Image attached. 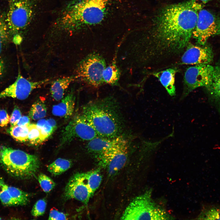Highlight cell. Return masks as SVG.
Masks as SVG:
<instances>
[{
	"mask_svg": "<svg viewBox=\"0 0 220 220\" xmlns=\"http://www.w3.org/2000/svg\"><path fill=\"white\" fill-rule=\"evenodd\" d=\"M133 0H72L53 24L58 34L105 29H132Z\"/></svg>",
	"mask_w": 220,
	"mask_h": 220,
	"instance_id": "cell-1",
	"label": "cell"
},
{
	"mask_svg": "<svg viewBox=\"0 0 220 220\" xmlns=\"http://www.w3.org/2000/svg\"><path fill=\"white\" fill-rule=\"evenodd\" d=\"M198 12L189 1L169 5L162 9L143 46L142 56L144 61H159L185 50L196 27Z\"/></svg>",
	"mask_w": 220,
	"mask_h": 220,
	"instance_id": "cell-2",
	"label": "cell"
},
{
	"mask_svg": "<svg viewBox=\"0 0 220 220\" xmlns=\"http://www.w3.org/2000/svg\"><path fill=\"white\" fill-rule=\"evenodd\" d=\"M81 113L98 136L113 138L122 135L124 120L118 103L112 96L90 101L83 107Z\"/></svg>",
	"mask_w": 220,
	"mask_h": 220,
	"instance_id": "cell-3",
	"label": "cell"
},
{
	"mask_svg": "<svg viewBox=\"0 0 220 220\" xmlns=\"http://www.w3.org/2000/svg\"><path fill=\"white\" fill-rule=\"evenodd\" d=\"M43 0H8L6 20L11 41L19 44L34 22Z\"/></svg>",
	"mask_w": 220,
	"mask_h": 220,
	"instance_id": "cell-4",
	"label": "cell"
},
{
	"mask_svg": "<svg viewBox=\"0 0 220 220\" xmlns=\"http://www.w3.org/2000/svg\"><path fill=\"white\" fill-rule=\"evenodd\" d=\"M0 165L12 176L21 179H30L38 170V157L23 151L0 146Z\"/></svg>",
	"mask_w": 220,
	"mask_h": 220,
	"instance_id": "cell-5",
	"label": "cell"
},
{
	"mask_svg": "<svg viewBox=\"0 0 220 220\" xmlns=\"http://www.w3.org/2000/svg\"><path fill=\"white\" fill-rule=\"evenodd\" d=\"M153 200L152 191H147L130 203L125 210L121 219L170 220L174 218Z\"/></svg>",
	"mask_w": 220,
	"mask_h": 220,
	"instance_id": "cell-6",
	"label": "cell"
},
{
	"mask_svg": "<svg viewBox=\"0 0 220 220\" xmlns=\"http://www.w3.org/2000/svg\"><path fill=\"white\" fill-rule=\"evenodd\" d=\"M106 67L105 60L100 54L91 53L78 64L74 75L75 79L93 87H99L104 83L103 73Z\"/></svg>",
	"mask_w": 220,
	"mask_h": 220,
	"instance_id": "cell-7",
	"label": "cell"
},
{
	"mask_svg": "<svg viewBox=\"0 0 220 220\" xmlns=\"http://www.w3.org/2000/svg\"><path fill=\"white\" fill-rule=\"evenodd\" d=\"M97 136L93 126L80 112L75 115L63 130L60 146L62 147L75 138L89 141Z\"/></svg>",
	"mask_w": 220,
	"mask_h": 220,
	"instance_id": "cell-8",
	"label": "cell"
},
{
	"mask_svg": "<svg viewBox=\"0 0 220 220\" xmlns=\"http://www.w3.org/2000/svg\"><path fill=\"white\" fill-rule=\"evenodd\" d=\"M220 36V14L202 9L198 12V18L192 37L197 44L204 45L210 37Z\"/></svg>",
	"mask_w": 220,
	"mask_h": 220,
	"instance_id": "cell-9",
	"label": "cell"
},
{
	"mask_svg": "<svg viewBox=\"0 0 220 220\" xmlns=\"http://www.w3.org/2000/svg\"><path fill=\"white\" fill-rule=\"evenodd\" d=\"M130 143L127 139L97 156L100 166L110 175L121 170L126 164L128 156Z\"/></svg>",
	"mask_w": 220,
	"mask_h": 220,
	"instance_id": "cell-10",
	"label": "cell"
},
{
	"mask_svg": "<svg viewBox=\"0 0 220 220\" xmlns=\"http://www.w3.org/2000/svg\"><path fill=\"white\" fill-rule=\"evenodd\" d=\"M214 66L209 64H202L188 67L184 77V90L182 98L197 88L207 87L210 85Z\"/></svg>",
	"mask_w": 220,
	"mask_h": 220,
	"instance_id": "cell-11",
	"label": "cell"
},
{
	"mask_svg": "<svg viewBox=\"0 0 220 220\" xmlns=\"http://www.w3.org/2000/svg\"><path fill=\"white\" fill-rule=\"evenodd\" d=\"M50 80L47 79L38 81H31L19 73L14 82L0 92V98L10 97L20 100H25L34 90L41 87Z\"/></svg>",
	"mask_w": 220,
	"mask_h": 220,
	"instance_id": "cell-12",
	"label": "cell"
},
{
	"mask_svg": "<svg viewBox=\"0 0 220 220\" xmlns=\"http://www.w3.org/2000/svg\"><path fill=\"white\" fill-rule=\"evenodd\" d=\"M185 50L181 59L183 64H209L213 61V51L208 45H194L189 43Z\"/></svg>",
	"mask_w": 220,
	"mask_h": 220,
	"instance_id": "cell-13",
	"label": "cell"
},
{
	"mask_svg": "<svg viewBox=\"0 0 220 220\" xmlns=\"http://www.w3.org/2000/svg\"><path fill=\"white\" fill-rule=\"evenodd\" d=\"M91 196V192L80 173L72 176L65 187L64 198L75 199L87 205Z\"/></svg>",
	"mask_w": 220,
	"mask_h": 220,
	"instance_id": "cell-14",
	"label": "cell"
},
{
	"mask_svg": "<svg viewBox=\"0 0 220 220\" xmlns=\"http://www.w3.org/2000/svg\"><path fill=\"white\" fill-rule=\"evenodd\" d=\"M30 195L20 189L9 185L0 177V201L7 206L25 205L29 201Z\"/></svg>",
	"mask_w": 220,
	"mask_h": 220,
	"instance_id": "cell-15",
	"label": "cell"
},
{
	"mask_svg": "<svg viewBox=\"0 0 220 220\" xmlns=\"http://www.w3.org/2000/svg\"><path fill=\"white\" fill-rule=\"evenodd\" d=\"M126 138L123 135L113 138L97 136L88 141L86 148L96 156L109 148L121 143Z\"/></svg>",
	"mask_w": 220,
	"mask_h": 220,
	"instance_id": "cell-16",
	"label": "cell"
},
{
	"mask_svg": "<svg viewBox=\"0 0 220 220\" xmlns=\"http://www.w3.org/2000/svg\"><path fill=\"white\" fill-rule=\"evenodd\" d=\"M206 88L211 103L220 114V57L214 66L211 83Z\"/></svg>",
	"mask_w": 220,
	"mask_h": 220,
	"instance_id": "cell-17",
	"label": "cell"
},
{
	"mask_svg": "<svg viewBox=\"0 0 220 220\" xmlns=\"http://www.w3.org/2000/svg\"><path fill=\"white\" fill-rule=\"evenodd\" d=\"M75 96L72 91L64 97L61 101L53 106L52 113L56 116L69 119L73 115L75 104Z\"/></svg>",
	"mask_w": 220,
	"mask_h": 220,
	"instance_id": "cell-18",
	"label": "cell"
},
{
	"mask_svg": "<svg viewBox=\"0 0 220 220\" xmlns=\"http://www.w3.org/2000/svg\"><path fill=\"white\" fill-rule=\"evenodd\" d=\"M178 70L176 68H170L152 74L157 78L165 88L168 93L173 97L176 95L175 78Z\"/></svg>",
	"mask_w": 220,
	"mask_h": 220,
	"instance_id": "cell-19",
	"label": "cell"
},
{
	"mask_svg": "<svg viewBox=\"0 0 220 220\" xmlns=\"http://www.w3.org/2000/svg\"><path fill=\"white\" fill-rule=\"evenodd\" d=\"M75 80V77L73 75L64 76L53 81L50 88L52 97L56 101L61 100L70 84Z\"/></svg>",
	"mask_w": 220,
	"mask_h": 220,
	"instance_id": "cell-20",
	"label": "cell"
},
{
	"mask_svg": "<svg viewBox=\"0 0 220 220\" xmlns=\"http://www.w3.org/2000/svg\"><path fill=\"white\" fill-rule=\"evenodd\" d=\"M116 55L112 63L106 67L103 73L104 83L112 86H119L121 71L116 62Z\"/></svg>",
	"mask_w": 220,
	"mask_h": 220,
	"instance_id": "cell-21",
	"label": "cell"
},
{
	"mask_svg": "<svg viewBox=\"0 0 220 220\" xmlns=\"http://www.w3.org/2000/svg\"><path fill=\"white\" fill-rule=\"evenodd\" d=\"M80 174L93 196L99 188L102 182V176L100 170L97 169Z\"/></svg>",
	"mask_w": 220,
	"mask_h": 220,
	"instance_id": "cell-22",
	"label": "cell"
},
{
	"mask_svg": "<svg viewBox=\"0 0 220 220\" xmlns=\"http://www.w3.org/2000/svg\"><path fill=\"white\" fill-rule=\"evenodd\" d=\"M40 132L42 142L48 138L57 128V123L53 119L46 120L44 119L39 120L36 124Z\"/></svg>",
	"mask_w": 220,
	"mask_h": 220,
	"instance_id": "cell-23",
	"label": "cell"
},
{
	"mask_svg": "<svg viewBox=\"0 0 220 220\" xmlns=\"http://www.w3.org/2000/svg\"><path fill=\"white\" fill-rule=\"evenodd\" d=\"M11 42L6 20V12L0 10V54Z\"/></svg>",
	"mask_w": 220,
	"mask_h": 220,
	"instance_id": "cell-24",
	"label": "cell"
},
{
	"mask_svg": "<svg viewBox=\"0 0 220 220\" xmlns=\"http://www.w3.org/2000/svg\"><path fill=\"white\" fill-rule=\"evenodd\" d=\"M72 165L69 160L59 158L49 165L47 170L53 175H60L69 169Z\"/></svg>",
	"mask_w": 220,
	"mask_h": 220,
	"instance_id": "cell-25",
	"label": "cell"
},
{
	"mask_svg": "<svg viewBox=\"0 0 220 220\" xmlns=\"http://www.w3.org/2000/svg\"><path fill=\"white\" fill-rule=\"evenodd\" d=\"M47 108L44 101L42 100H38L35 102L30 109L29 116L34 120L41 119L45 117L46 115Z\"/></svg>",
	"mask_w": 220,
	"mask_h": 220,
	"instance_id": "cell-26",
	"label": "cell"
},
{
	"mask_svg": "<svg viewBox=\"0 0 220 220\" xmlns=\"http://www.w3.org/2000/svg\"><path fill=\"white\" fill-rule=\"evenodd\" d=\"M198 218V219H220V205L206 206Z\"/></svg>",
	"mask_w": 220,
	"mask_h": 220,
	"instance_id": "cell-27",
	"label": "cell"
},
{
	"mask_svg": "<svg viewBox=\"0 0 220 220\" xmlns=\"http://www.w3.org/2000/svg\"><path fill=\"white\" fill-rule=\"evenodd\" d=\"M29 125L25 126L16 125L11 127L10 130L11 135L14 138L20 142L28 141Z\"/></svg>",
	"mask_w": 220,
	"mask_h": 220,
	"instance_id": "cell-28",
	"label": "cell"
},
{
	"mask_svg": "<svg viewBox=\"0 0 220 220\" xmlns=\"http://www.w3.org/2000/svg\"><path fill=\"white\" fill-rule=\"evenodd\" d=\"M38 179L41 188L46 193L50 192L55 186L56 184L53 181L44 174H40Z\"/></svg>",
	"mask_w": 220,
	"mask_h": 220,
	"instance_id": "cell-29",
	"label": "cell"
},
{
	"mask_svg": "<svg viewBox=\"0 0 220 220\" xmlns=\"http://www.w3.org/2000/svg\"><path fill=\"white\" fill-rule=\"evenodd\" d=\"M28 127V141L32 145H37L42 142L41 138L40 131L37 125L35 124H30Z\"/></svg>",
	"mask_w": 220,
	"mask_h": 220,
	"instance_id": "cell-30",
	"label": "cell"
},
{
	"mask_svg": "<svg viewBox=\"0 0 220 220\" xmlns=\"http://www.w3.org/2000/svg\"><path fill=\"white\" fill-rule=\"evenodd\" d=\"M47 203L44 199L38 200L34 205L31 211L32 216L37 217L43 215L45 212Z\"/></svg>",
	"mask_w": 220,
	"mask_h": 220,
	"instance_id": "cell-31",
	"label": "cell"
},
{
	"mask_svg": "<svg viewBox=\"0 0 220 220\" xmlns=\"http://www.w3.org/2000/svg\"><path fill=\"white\" fill-rule=\"evenodd\" d=\"M49 220H66L67 216L65 214L55 209H52L50 211Z\"/></svg>",
	"mask_w": 220,
	"mask_h": 220,
	"instance_id": "cell-32",
	"label": "cell"
},
{
	"mask_svg": "<svg viewBox=\"0 0 220 220\" xmlns=\"http://www.w3.org/2000/svg\"><path fill=\"white\" fill-rule=\"evenodd\" d=\"M211 0H191L189 1L192 7L197 11L203 9Z\"/></svg>",
	"mask_w": 220,
	"mask_h": 220,
	"instance_id": "cell-33",
	"label": "cell"
},
{
	"mask_svg": "<svg viewBox=\"0 0 220 220\" xmlns=\"http://www.w3.org/2000/svg\"><path fill=\"white\" fill-rule=\"evenodd\" d=\"M21 117V114L19 109L17 108H14L10 118L9 122L11 127L17 125Z\"/></svg>",
	"mask_w": 220,
	"mask_h": 220,
	"instance_id": "cell-34",
	"label": "cell"
},
{
	"mask_svg": "<svg viewBox=\"0 0 220 220\" xmlns=\"http://www.w3.org/2000/svg\"><path fill=\"white\" fill-rule=\"evenodd\" d=\"M10 117L6 111L0 110V126L4 127L9 122Z\"/></svg>",
	"mask_w": 220,
	"mask_h": 220,
	"instance_id": "cell-35",
	"label": "cell"
},
{
	"mask_svg": "<svg viewBox=\"0 0 220 220\" xmlns=\"http://www.w3.org/2000/svg\"><path fill=\"white\" fill-rule=\"evenodd\" d=\"M30 124V118L27 116H24L20 118L17 125L19 126L29 125Z\"/></svg>",
	"mask_w": 220,
	"mask_h": 220,
	"instance_id": "cell-36",
	"label": "cell"
},
{
	"mask_svg": "<svg viewBox=\"0 0 220 220\" xmlns=\"http://www.w3.org/2000/svg\"><path fill=\"white\" fill-rule=\"evenodd\" d=\"M6 70V66L5 61L0 57V80L4 75Z\"/></svg>",
	"mask_w": 220,
	"mask_h": 220,
	"instance_id": "cell-37",
	"label": "cell"
},
{
	"mask_svg": "<svg viewBox=\"0 0 220 220\" xmlns=\"http://www.w3.org/2000/svg\"><path fill=\"white\" fill-rule=\"evenodd\" d=\"M1 219V218L0 217V219Z\"/></svg>",
	"mask_w": 220,
	"mask_h": 220,
	"instance_id": "cell-38",
	"label": "cell"
}]
</instances>
